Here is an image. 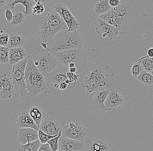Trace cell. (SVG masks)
Returning a JSON list of instances; mask_svg holds the SVG:
<instances>
[{
    "instance_id": "6da1fadb",
    "label": "cell",
    "mask_w": 153,
    "mask_h": 151,
    "mask_svg": "<svg viewBox=\"0 0 153 151\" xmlns=\"http://www.w3.org/2000/svg\"><path fill=\"white\" fill-rule=\"evenodd\" d=\"M80 83L88 94L92 91L114 87L115 76L108 65L98 62L86 68L81 74Z\"/></svg>"
},
{
    "instance_id": "7a4b0ae2",
    "label": "cell",
    "mask_w": 153,
    "mask_h": 151,
    "mask_svg": "<svg viewBox=\"0 0 153 151\" xmlns=\"http://www.w3.org/2000/svg\"><path fill=\"white\" fill-rule=\"evenodd\" d=\"M68 30L66 24L57 12L53 10L48 13L42 18L37 31V51H46L48 43L60 32Z\"/></svg>"
},
{
    "instance_id": "3957f363",
    "label": "cell",
    "mask_w": 153,
    "mask_h": 151,
    "mask_svg": "<svg viewBox=\"0 0 153 151\" xmlns=\"http://www.w3.org/2000/svg\"><path fill=\"white\" fill-rule=\"evenodd\" d=\"M28 60L25 70V79L28 92L27 100L34 103L43 102L51 91L47 86L45 76L39 71L31 55Z\"/></svg>"
},
{
    "instance_id": "277c9868",
    "label": "cell",
    "mask_w": 153,
    "mask_h": 151,
    "mask_svg": "<svg viewBox=\"0 0 153 151\" xmlns=\"http://www.w3.org/2000/svg\"><path fill=\"white\" fill-rule=\"evenodd\" d=\"M133 16L131 6L124 1L114 7H112L108 12L99 17L109 24L115 27L119 31L118 36L124 37L130 29V23Z\"/></svg>"
},
{
    "instance_id": "5b68a950",
    "label": "cell",
    "mask_w": 153,
    "mask_h": 151,
    "mask_svg": "<svg viewBox=\"0 0 153 151\" xmlns=\"http://www.w3.org/2000/svg\"><path fill=\"white\" fill-rule=\"evenodd\" d=\"M83 41L77 30H65L48 43L46 51L54 53L68 50L83 48Z\"/></svg>"
},
{
    "instance_id": "8992f818",
    "label": "cell",
    "mask_w": 153,
    "mask_h": 151,
    "mask_svg": "<svg viewBox=\"0 0 153 151\" xmlns=\"http://www.w3.org/2000/svg\"><path fill=\"white\" fill-rule=\"evenodd\" d=\"M27 60L28 57L13 65L10 72L14 86V95L23 100H27L29 96L25 74Z\"/></svg>"
},
{
    "instance_id": "52a82bcc",
    "label": "cell",
    "mask_w": 153,
    "mask_h": 151,
    "mask_svg": "<svg viewBox=\"0 0 153 151\" xmlns=\"http://www.w3.org/2000/svg\"><path fill=\"white\" fill-rule=\"evenodd\" d=\"M54 54L58 64L68 68L70 64H75L77 68L76 73L83 72L87 68V57L83 48L68 50Z\"/></svg>"
},
{
    "instance_id": "ba28073f",
    "label": "cell",
    "mask_w": 153,
    "mask_h": 151,
    "mask_svg": "<svg viewBox=\"0 0 153 151\" xmlns=\"http://www.w3.org/2000/svg\"><path fill=\"white\" fill-rule=\"evenodd\" d=\"M36 67L45 77L58 65V62L53 53L48 51H42L33 59Z\"/></svg>"
},
{
    "instance_id": "9c48e42d",
    "label": "cell",
    "mask_w": 153,
    "mask_h": 151,
    "mask_svg": "<svg viewBox=\"0 0 153 151\" xmlns=\"http://www.w3.org/2000/svg\"><path fill=\"white\" fill-rule=\"evenodd\" d=\"M110 90L96 91L89 94L87 100L91 109L97 113L106 112L105 103Z\"/></svg>"
},
{
    "instance_id": "30bf717a",
    "label": "cell",
    "mask_w": 153,
    "mask_h": 151,
    "mask_svg": "<svg viewBox=\"0 0 153 151\" xmlns=\"http://www.w3.org/2000/svg\"><path fill=\"white\" fill-rule=\"evenodd\" d=\"M87 135V130L78 123L69 122L62 129V136L74 140L84 141Z\"/></svg>"
},
{
    "instance_id": "8fae6325",
    "label": "cell",
    "mask_w": 153,
    "mask_h": 151,
    "mask_svg": "<svg viewBox=\"0 0 153 151\" xmlns=\"http://www.w3.org/2000/svg\"><path fill=\"white\" fill-rule=\"evenodd\" d=\"M53 10L57 12L65 21L68 27V31H76L79 29L80 24L65 4L57 3L53 7Z\"/></svg>"
},
{
    "instance_id": "7c38bea8",
    "label": "cell",
    "mask_w": 153,
    "mask_h": 151,
    "mask_svg": "<svg viewBox=\"0 0 153 151\" xmlns=\"http://www.w3.org/2000/svg\"><path fill=\"white\" fill-rule=\"evenodd\" d=\"M94 24L97 34L108 41L114 40L119 35V31L115 27L109 24L99 17L95 20Z\"/></svg>"
},
{
    "instance_id": "4fadbf2b",
    "label": "cell",
    "mask_w": 153,
    "mask_h": 151,
    "mask_svg": "<svg viewBox=\"0 0 153 151\" xmlns=\"http://www.w3.org/2000/svg\"><path fill=\"white\" fill-rule=\"evenodd\" d=\"M85 144L84 141L62 136L59 140V151H84Z\"/></svg>"
},
{
    "instance_id": "5bb4252c",
    "label": "cell",
    "mask_w": 153,
    "mask_h": 151,
    "mask_svg": "<svg viewBox=\"0 0 153 151\" xmlns=\"http://www.w3.org/2000/svg\"><path fill=\"white\" fill-rule=\"evenodd\" d=\"M39 129L51 135H57L62 129L59 122L51 116H46L45 118L40 124Z\"/></svg>"
},
{
    "instance_id": "9a60e30c",
    "label": "cell",
    "mask_w": 153,
    "mask_h": 151,
    "mask_svg": "<svg viewBox=\"0 0 153 151\" xmlns=\"http://www.w3.org/2000/svg\"><path fill=\"white\" fill-rule=\"evenodd\" d=\"M124 103L123 96L120 94L115 87L110 89L105 103L107 111L115 110L116 108L121 106Z\"/></svg>"
},
{
    "instance_id": "2e32d148",
    "label": "cell",
    "mask_w": 153,
    "mask_h": 151,
    "mask_svg": "<svg viewBox=\"0 0 153 151\" xmlns=\"http://www.w3.org/2000/svg\"><path fill=\"white\" fill-rule=\"evenodd\" d=\"M69 68L63 65L58 64L53 70L46 76L48 83L54 85L55 83H60L65 82L67 79V73Z\"/></svg>"
},
{
    "instance_id": "e0dca14e",
    "label": "cell",
    "mask_w": 153,
    "mask_h": 151,
    "mask_svg": "<svg viewBox=\"0 0 153 151\" xmlns=\"http://www.w3.org/2000/svg\"><path fill=\"white\" fill-rule=\"evenodd\" d=\"M38 131L31 128H20L18 139L22 145L39 139Z\"/></svg>"
},
{
    "instance_id": "ac0fdd59",
    "label": "cell",
    "mask_w": 153,
    "mask_h": 151,
    "mask_svg": "<svg viewBox=\"0 0 153 151\" xmlns=\"http://www.w3.org/2000/svg\"><path fill=\"white\" fill-rule=\"evenodd\" d=\"M16 125L20 128H31L37 130L39 129L38 125L30 114L28 110L19 113Z\"/></svg>"
},
{
    "instance_id": "d6986e66",
    "label": "cell",
    "mask_w": 153,
    "mask_h": 151,
    "mask_svg": "<svg viewBox=\"0 0 153 151\" xmlns=\"http://www.w3.org/2000/svg\"><path fill=\"white\" fill-rule=\"evenodd\" d=\"M111 151V148L105 141L97 139H89L86 140L84 151Z\"/></svg>"
},
{
    "instance_id": "ffe728a7",
    "label": "cell",
    "mask_w": 153,
    "mask_h": 151,
    "mask_svg": "<svg viewBox=\"0 0 153 151\" xmlns=\"http://www.w3.org/2000/svg\"><path fill=\"white\" fill-rule=\"evenodd\" d=\"M27 57V53L22 47L10 48L9 63L14 65Z\"/></svg>"
},
{
    "instance_id": "44dd1931",
    "label": "cell",
    "mask_w": 153,
    "mask_h": 151,
    "mask_svg": "<svg viewBox=\"0 0 153 151\" xmlns=\"http://www.w3.org/2000/svg\"><path fill=\"white\" fill-rule=\"evenodd\" d=\"M3 89L0 93V98L5 102H8L13 95H14V86L11 76L5 78L2 82Z\"/></svg>"
},
{
    "instance_id": "7402d4cb",
    "label": "cell",
    "mask_w": 153,
    "mask_h": 151,
    "mask_svg": "<svg viewBox=\"0 0 153 151\" xmlns=\"http://www.w3.org/2000/svg\"><path fill=\"white\" fill-rule=\"evenodd\" d=\"M18 4H21L25 7V10H24L23 12L25 17L30 16L33 13L32 7L35 4L34 0H14L7 8L14 10L15 6Z\"/></svg>"
},
{
    "instance_id": "603a6c76",
    "label": "cell",
    "mask_w": 153,
    "mask_h": 151,
    "mask_svg": "<svg viewBox=\"0 0 153 151\" xmlns=\"http://www.w3.org/2000/svg\"><path fill=\"white\" fill-rule=\"evenodd\" d=\"M28 111L39 128L41 122L46 116L45 110L40 106H36L30 108Z\"/></svg>"
},
{
    "instance_id": "cb8c5ba5",
    "label": "cell",
    "mask_w": 153,
    "mask_h": 151,
    "mask_svg": "<svg viewBox=\"0 0 153 151\" xmlns=\"http://www.w3.org/2000/svg\"><path fill=\"white\" fill-rule=\"evenodd\" d=\"M26 43L25 39L22 35L16 32H13L9 34V42L7 46L9 48L22 47Z\"/></svg>"
},
{
    "instance_id": "d4e9b609",
    "label": "cell",
    "mask_w": 153,
    "mask_h": 151,
    "mask_svg": "<svg viewBox=\"0 0 153 151\" xmlns=\"http://www.w3.org/2000/svg\"><path fill=\"white\" fill-rule=\"evenodd\" d=\"M109 0H100L94 5V11L95 15H101L111 10L112 7L109 4Z\"/></svg>"
},
{
    "instance_id": "484cf974",
    "label": "cell",
    "mask_w": 153,
    "mask_h": 151,
    "mask_svg": "<svg viewBox=\"0 0 153 151\" xmlns=\"http://www.w3.org/2000/svg\"><path fill=\"white\" fill-rule=\"evenodd\" d=\"M137 78L139 83L145 86H151L153 84V75L143 70Z\"/></svg>"
},
{
    "instance_id": "4316f807",
    "label": "cell",
    "mask_w": 153,
    "mask_h": 151,
    "mask_svg": "<svg viewBox=\"0 0 153 151\" xmlns=\"http://www.w3.org/2000/svg\"><path fill=\"white\" fill-rule=\"evenodd\" d=\"M41 143L39 139L27 144L22 145L18 148L19 151H38L41 146Z\"/></svg>"
},
{
    "instance_id": "83f0119b",
    "label": "cell",
    "mask_w": 153,
    "mask_h": 151,
    "mask_svg": "<svg viewBox=\"0 0 153 151\" xmlns=\"http://www.w3.org/2000/svg\"><path fill=\"white\" fill-rule=\"evenodd\" d=\"M139 62L144 71L151 73L153 68V58L149 57L148 55H146L139 59Z\"/></svg>"
},
{
    "instance_id": "f1b7e54d",
    "label": "cell",
    "mask_w": 153,
    "mask_h": 151,
    "mask_svg": "<svg viewBox=\"0 0 153 151\" xmlns=\"http://www.w3.org/2000/svg\"><path fill=\"white\" fill-rule=\"evenodd\" d=\"M9 50L7 46H0V63L6 64L9 62Z\"/></svg>"
},
{
    "instance_id": "f546056e",
    "label": "cell",
    "mask_w": 153,
    "mask_h": 151,
    "mask_svg": "<svg viewBox=\"0 0 153 151\" xmlns=\"http://www.w3.org/2000/svg\"><path fill=\"white\" fill-rule=\"evenodd\" d=\"M25 17L24 12H17L13 16V19L10 22L11 25L13 27H17L21 25L25 21Z\"/></svg>"
},
{
    "instance_id": "4dcf8cb0",
    "label": "cell",
    "mask_w": 153,
    "mask_h": 151,
    "mask_svg": "<svg viewBox=\"0 0 153 151\" xmlns=\"http://www.w3.org/2000/svg\"><path fill=\"white\" fill-rule=\"evenodd\" d=\"M62 136V129L59 132L57 136L54 137L48 141V143L50 146L52 151H58L59 148V140Z\"/></svg>"
},
{
    "instance_id": "1f68e13d",
    "label": "cell",
    "mask_w": 153,
    "mask_h": 151,
    "mask_svg": "<svg viewBox=\"0 0 153 151\" xmlns=\"http://www.w3.org/2000/svg\"><path fill=\"white\" fill-rule=\"evenodd\" d=\"M144 70L140 62H136L134 63L131 68V72L134 78H137L140 73Z\"/></svg>"
},
{
    "instance_id": "d6a6232c",
    "label": "cell",
    "mask_w": 153,
    "mask_h": 151,
    "mask_svg": "<svg viewBox=\"0 0 153 151\" xmlns=\"http://www.w3.org/2000/svg\"><path fill=\"white\" fill-rule=\"evenodd\" d=\"M38 133L39 140H40V141L42 143H47L49 140H50L53 138L57 136L58 135L57 134L55 135H50L48 134L45 132L42 131L40 129L38 130Z\"/></svg>"
},
{
    "instance_id": "836d02e7",
    "label": "cell",
    "mask_w": 153,
    "mask_h": 151,
    "mask_svg": "<svg viewBox=\"0 0 153 151\" xmlns=\"http://www.w3.org/2000/svg\"><path fill=\"white\" fill-rule=\"evenodd\" d=\"M45 4H43L41 2H38L35 3V5L32 7V12L34 14L36 15H41L45 12Z\"/></svg>"
},
{
    "instance_id": "e575fe53",
    "label": "cell",
    "mask_w": 153,
    "mask_h": 151,
    "mask_svg": "<svg viewBox=\"0 0 153 151\" xmlns=\"http://www.w3.org/2000/svg\"><path fill=\"white\" fill-rule=\"evenodd\" d=\"M9 34L7 33L0 34V46H7L9 42Z\"/></svg>"
},
{
    "instance_id": "d590c367",
    "label": "cell",
    "mask_w": 153,
    "mask_h": 151,
    "mask_svg": "<svg viewBox=\"0 0 153 151\" xmlns=\"http://www.w3.org/2000/svg\"><path fill=\"white\" fill-rule=\"evenodd\" d=\"M67 77L69 80L70 83L71 84H72L73 82H76V81L78 80L79 75L76 74V73H73L69 71L68 72H67Z\"/></svg>"
},
{
    "instance_id": "8d00e7d4",
    "label": "cell",
    "mask_w": 153,
    "mask_h": 151,
    "mask_svg": "<svg viewBox=\"0 0 153 151\" xmlns=\"http://www.w3.org/2000/svg\"><path fill=\"white\" fill-rule=\"evenodd\" d=\"M5 15L6 19L7 21L8 22H11L12 19H13V16L12 11L11 9L9 8H6L5 12Z\"/></svg>"
},
{
    "instance_id": "74e56055",
    "label": "cell",
    "mask_w": 153,
    "mask_h": 151,
    "mask_svg": "<svg viewBox=\"0 0 153 151\" xmlns=\"http://www.w3.org/2000/svg\"><path fill=\"white\" fill-rule=\"evenodd\" d=\"M38 151H52L50 146L48 142L42 143Z\"/></svg>"
},
{
    "instance_id": "f35d334b",
    "label": "cell",
    "mask_w": 153,
    "mask_h": 151,
    "mask_svg": "<svg viewBox=\"0 0 153 151\" xmlns=\"http://www.w3.org/2000/svg\"><path fill=\"white\" fill-rule=\"evenodd\" d=\"M120 0H109V4L112 7H114L120 4Z\"/></svg>"
},
{
    "instance_id": "ab89813d",
    "label": "cell",
    "mask_w": 153,
    "mask_h": 151,
    "mask_svg": "<svg viewBox=\"0 0 153 151\" xmlns=\"http://www.w3.org/2000/svg\"><path fill=\"white\" fill-rule=\"evenodd\" d=\"M68 88V85L65 82H62L59 83V86L58 89H60L61 90H64Z\"/></svg>"
},
{
    "instance_id": "60d3db41",
    "label": "cell",
    "mask_w": 153,
    "mask_h": 151,
    "mask_svg": "<svg viewBox=\"0 0 153 151\" xmlns=\"http://www.w3.org/2000/svg\"><path fill=\"white\" fill-rule=\"evenodd\" d=\"M7 0H0V9L2 7H4L6 4Z\"/></svg>"
},
{
    "instance_id": "b9f144b4",
    "label": "cell",
    "mask_w": 153,
    "mask_h": 151,
    "mask_svg": "<svg viewBox=\"0 0 153 151\" xmlns=\"http://www.w3.org/2000/svg\"><path fill=\"white\" fill-rule=\"evenodd\" d=\"M148 55L149 57L153 58V48H149L148 51Z\"/></svg>"
},
{
    "instance_id": "7bdbcfd3",
    "label": "cell",
    "mask_w": 153,
    "mask_h": 151,
    "mask_svg": "<svg viewBox=\"0 0 153 151\" xmlns=\"http://www.w3.org/2000/svg\"><path fill=\"white\" fill-rule=\"evenodd\" d=\"M69 71L73 73H76L77 68L76 67L71 68H69Z\"/></svg>"
},
{
    "instance_id": "ee69618b",
    "label": "cell",
    "mask_w": 153,
    "mask_h": 151,
    "mask_svg": "<svg viewBox=\"0 0 153 151\" xmlns=\"http://www.w3.org/2000/svg\"><path fill=\"white\" fill-rule=\"evenodd\" d=\"M14 0H7V2L6 4L5 5L4 7L5 8H6L8 6V5H9L10 4H11V3L13 2Z\"/></svg>"
},
{
    "instance_id": "f6af8a7d",
    "label": "cell",
    "mask_w": 153,
    "mask_h": 151,
    "mask_svg": "<svg viewBox=\"0 0 153 151\" xmlns=\"http://www.w3.org/2000/svg\"><path fill=\"white\" fill-rule=\"evenodd\" d=\"M34 1L35 2V3L38 2H41L43 4H45L46 5V0H34Z\"/></svg>"
},
{
    "instance_id": "bcb514c9",
    "label": "cell",
    "mask_w": 153,
    "mask_h": 151,
    "mask_svg": "<svg viewBox=\"0 0 153 151\" xmlns=\"http://www.w3.org/2000/svg\"><path fill=\"white\" fill-rule=\"evenodd\" d=\"M3 89V86L2 83L0 82V93H1Z\"/></svg>"
},
{
    "instance_id": "7dc6e473",
    "label": "cell",
    "mask_w": 153,
    "mask_h": 151,
    "mask_svg": "<svg viewBox=\"0 0 153 151\" xmlns=\"http://www.w3.org/2000/svg\"><path fill=\"white\" fill-rule=\"evenodd\" d=\"M74 67H76V66H75V65L74 63H71L69 65L68 68Z\"/></svg>"
},
{
    "instance_id": "c3c4849f",
    "label": "cell",
    "mask_w": 153,
    "mask_h": 151,
    "mask_svg": "<svg viewBox=\"0 0 153 151\" xmlns=\"http://www.w3.org/2000/svg\"><path fill=\"white\" fill-rule=\"evenodd\" d=\"M59 83H55L53 85V87H54V88L55 89H58L59 88Z\"/></svg>"
},
{
    "instance_id": "681fc988",
    "label": "cell",
    "mask_w": 153,
    "mask_h": 151,
    "mask_svg": "<svg viewBox=\"0 0 153 151\" xmlns=\"http://www.w3.org/2000/svg\"><path fill=\"white\" fill-rule=\"evenodd\" d=\"M151 73L152 74V75H153V68L152 71V72H151Z\"/></svg>"
},
{
    "instance_id": "f907efd6",
    "label": "cell",
    "mask_w": 153,
    "mask_h": 151,
    "mask_svg": "<svg viewBox=\"0 0 153 151\" xmlns=\"http://www.w3.org/2000/svg\"><path fill=\"white\" fill-rule=\"evenodd\" d=\"M0 82H1V81H0Z\"/></svg>"
}]
</instances>
